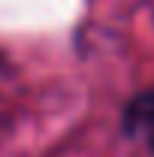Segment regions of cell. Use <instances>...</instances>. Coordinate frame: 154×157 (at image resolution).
I'll return each mask as SVG.
<instances>
[{
  "label": "cell",
  "mask_w": 154,
  "mask_h": 157,
  "mask_svg": "<svg viewBox=\"0 0 154 157\" xmlns=\"http://www.w3.org/2000/svg\"><path fill=\"white\" fill-rule=\"evenodd\" d=\"M121 133L139 142L154 157V88L130 94V100L121 109Z\"/></svg>",
  "instance_id": "obj_1"
}]
</instances>
